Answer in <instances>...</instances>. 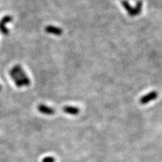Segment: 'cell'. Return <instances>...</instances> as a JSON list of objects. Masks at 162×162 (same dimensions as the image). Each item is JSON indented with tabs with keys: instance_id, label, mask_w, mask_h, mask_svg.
Wrapping results in <instances>:
<instances>
[{
	"instance_id": "obj_3",
	"label": "cell",
	"mask_w": 162,
	"mask_h": 162,
	"mask_svg": "<svg viewBox=\"0 0 162 162\" xmlns=\"http://www.w3.org/2000/svg\"><path fill=\"white\" fill-rule=\"evenodd\" d=\"M157 96H158V93L157 92L152 91L151 93H148L147 95L143 96V97L140 99V103L143 104V105H145V104H147L149 103V102L155 99L157 97Z\"/></svg>"
},
{
	"instance_id": "obj_4",
	"label": "cell",
	"mask_w": 162,
	"mask_h": 162,
	"mask_svg": "<svg viewBox=\"0 0 162 162\" xmlns=\"http://www.w3.org/2000/svg\"><path fill=\"white\" fill-rule=\"evenodd\" d=\"M37 109L40 112L45 115H53L55 112V109H53V108L49 107V106L43 105V104H40V105H38Z\"/></svg>"
},
{
	"instance_id": "obj_5",
	"label": "cell",
	"mask_w": 162,
	"mask_h": 162,
	"mask_svg": "<svg viewBox=\"0 0 162 162\" xmlns=\"http://www.w3.org/2000/svg\"><path fill=\"white\" fill-rule=\"evenodd\" d=\"M45 30L47 33L51 34V35H57V36L61 35L63 33L62 30L60 28L54 27V26H51V25L47 26V27H45Z\"/></svg>"
},
{
	"instance_id": "obj_2",
	"label": "cell",
	"mask_w": 162,
	"mask_h": 162,
	"mask_svg": "<svg viewBox=\"0 0 162 162\" xmlns=\"http://www.w3.org/2000/svg\"><path fill=\"white\" fill-rule=\"evenodd\" d=\"M12 21V17L10 16H5L0 21V31L3 35H8L9 31L6 27V24Z\"/></svg>"
},
{
	"instance_id": "obj_1",
	"label": "cell",
	"mask_w": 162,
	"mask_h": 162,
	"mask_svg": "<svg viewBox=\"0 0 162 162\" xmlns=\"http://www.w3.org/2000/svg\"><path fill=\"white\" fill-rule=\"evenodd\" d=\"M10 75L18 87L21 88L23 86H29L31 84L29 78L27 77L21 66H15L10 72Z\"/></svg>"
},
{
	"instance_id": "obj_6",
	"label": "cell",
	"mask_w": 162,
	"mask_h": 162,
	"mask_svg": "<svg viewBox=\"0 0 162 162\" xmlns=\"http://www.w3.org/2000/svg\"><path fill=\"white\" fill-rule=\"evenodd\" d=\"M63 111H64L65 113H68V114H70V115H78L80 113V109L77 107H75V106H64L63 107Z\"/></svg>"
},
{
	"instance_id": "obj_7",
	"label": "cell",
	"mask_w": 162,
	"mask_h": 162,
	"mask_svg": "<svg viewBox=\"0 0 162 162\" xmlns=\"http://www.w3.org/2000/svg\"><path fill=\"white\" fill-rule=\"evenodd\" d=\"M55 159L51 156H49V157H45L42 159V162H55Z\"/></svg>"
},
{
	"instance_id": "obj_8",
	"label": "cell",
	"mask_w": 162,
	"mask_h": 162,
	"mask_svg": "<svg viewBox=\"0 0 162 162\" xmlns=\"http://www.w3.org/2000/svg\"><path fill=\"white\" fill-rule=\"evenodd\" d=\"M1 85H0V91H1Z\"/></svg>"
}]
</instances>
